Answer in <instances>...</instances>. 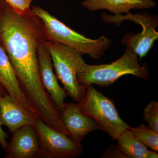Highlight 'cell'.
Instances as JSON below:
<instances>
[{"label":"cell","mask_w":158,"mask_h":158,"mask_svg":"<svg viewBox=\"0 0 158 158\" xmlns=\"http://www.w3.org/2000/svg\"><path fill=\"white\" fill-rule=\"evenodd\" d=\"M127 75L145 80L149 76L146 64L140 65L138 56L126 48L122 56L110 64L90 65L84 62L78 71L77 78L80 85L85 88L93 85L106 87Z\"/></svg>","instance_id":"obj_2"},{"label":"cell","mask_w":158,"mask_h":158,"mask_svg":"<svg viewBox=\"0 0 158 158\" xmlns=\"http://www.w3.org/2000/svg\"><path fill=\"white\" fill-rule=\"evenodd\" d=\"M0 93L2 94H7V91H6L5 88H4V87L2 86L1 84H0Z\"/></svg>","instance_id":"obj_20"},{"label":"cell","mask_w":158,"mask_h":158,"mask_svg":"<svg viewBox=\"0 0 158 158\" xmlns=\"http://www.w3.org/2000/svg\"><path fill=\"white\" fill-rule=\"evenodd\" d=\"M61 114L67 136L77 143L81 144L87 135L99 130L97 123L81 111L78 104L65 102Z\"/></svg>","instance_id":"obj_8"},{"label":"cell","mask_w":158,"mask_h":158,"mask_svg":"<svg viewBox=\"0 0 158 158\" xmlns=\"http://www.w3.org/2000/svg\"><path fill=\"white\" fill-rule=\"evenodd\" d=\"M77 104L81 111L92 118L99 130L113 140H117L121 133L130 127L119 116L114 101L99 92L93 85L86 87L85 95Z\"/></svg>","instance_id":"obj_4"},{"label":"cell","mask_w":158,"mask_h":158,"mask_svg":"<svg viewBox=\"0 0 158 158\" xmlns=\"http://www.w3.org/2000/svg\"><path fill=\"white\" fill-rule=\"evenodd\" d=\"M31 9L43 23L48 41L66 46L94 59H100L110 46L111 40L104 36L90 39L69 27L40 7L33 6Z\"/></svg>","instance_id":"obj_3"},{"label":"cell","mask_w":158,"mask_h":158,"mask_svg":"<svg viewBox=\"0 0 158 158\" xmlns=\"http://www.w3.org/2000/svg\"><path fill=\"white\" fill-rule=\"evenodd\" d=\"M2 123L0 122V144L1 146L2 147L3 149L6 151L8 147V144L9 143L6 141V139L8 138V135L2 129Z\"/></svg>","instance_id":"obj_19"},{"label":"cell","mask_w":158,"mask_h":158,"mask_svg":"<svg viewBox=\"0 0 158 158\" xmlns=\"http://www.w3.org/2000/svg\"><path fill=\"white\" fill-rule=\"evenodd\" d=\"M0 84L16 104L37 118V113L21 87L19 81L9 57L0 46Z\"/></svg>","instance_id":"obj_11"},{"label":"cell","mask_w":158,"mask_h":158,"mask_svg":"<svg viewBox=\"0 0 158 158\" xmlns=\"http://www.w3.org/2000/svg\"><path fill=\"white\" fill-rule=\"evenodd\" d=\"M102 19L105 23H114L119 26L124 20H131L140 25L142 31L138 34L128 33L121 40L122 44L130 49L141 59L147 55L158 39V32L156 28L158 27V17L144 12L143 14H132L130 12L125 15L121 14L114 15L103 14Z\"/></svg>","instance_id":"obj_6"},{"label":"cell","mask_w":158,"mask_h":158,"mask_svg":"<svg viewBox=\"0 0 158 158\" xmlns=\"http://www.w3.org/2000/svg\"><path fill=\"white\" fill-rule=\"evenodd\" d=\"M143 116L148 126L158 132V102L151 101L143 111Z\"/></svg>","instance_id":"obj_16"},{"label":"cell","mask_w":158,"mask_h":158,"mask_svg":"<svg viewBox=\"0 0 158 158\" xmlns=\"http://www.w3.org/2000/svg\"><path fill=\"white\" fill-rule=\"evenodd\" d=\"M37 55L40 75L43 85L61 113L68 95L58 83V78L54 72L52 58L44 43L38 47Z\"/></svg>","instance_id":"obj_9"},{"label":"cell","mask_w":158,"mask_h":158,"mask_svg":"<svg viewBox=\"0 0 158 158\" xmlns=\"http://www.w3.org/2000/svg\"><path fill=\"white\" fill-rule=\"evenodd\" d=\"M44 44L50 55L56 75L67 95L78 103L83 98L86 88L80 85L77 74L85 62L83 55L60 44L46 40Z\"/></svg>","instance_id":"obj_5"},{"label":"cell","mask_w":158,"mask_h":158,"mask_svg":"<svg viewBox=\"0 0 158 158\" xmlns=\"http://www.w3.org/2000/svg\"><path fill=\"white\" fill-rule=\"evenodd\" d=\"M36 118L16 104L8 93H0V122L8 127L10 132L24 126L34 127Z\"/></svg>","instance_id":"obj_12"},{"label":"cell","mask_w":158,"mask_h":158,"mask_svg":"<svg viewBox=\"0 0 158 158\" xmlns=\"http://www.w3.org/2000/svg\"><path fill=\"white\" fill-rule=\"evenodd\" d=\"M129 129L146 147L158 152V132L144 123L137 127H130Z\"/></svg>","instance_id":"obj_15"},{"label":"cell","mask_w":158,"mask_h":158,"mask_svg":"<svg viewBox=\"0 0 158 158\" xmlns=\"http://www.w3.org/2000/svg\"><path fill=\"white\" fill-rule=\"evenodd\" d=\"M118 148L126 158H157L158 153L149 149L129 128L121 133L118 139Z\"/></svg>","instance_id":"obj_14"},{"label":"cell","mask_w":158,"mask_h":158,"mask_svg":"<svg viewBox=\"0 0 158 158\" xmlns=\"http://www.w3.org/2000/svg\"><path fill=\"white\" fill-rule=\"evenodd\" d=\"M6 151L7 158H35L40 156V144L34 127L26 125L12 133Z\"/></svg>","instance_id":"obj_10"},{"label":"cell","mask_w":158,"mask_h":158,"mask_svg":"<svg viewBox=\"0 0 158 158\" xmlns=\"http://www.w3.org/2000/svg\"><path fill=\"white\" fill-rule=\"evenodd\" d=\"M82 5L89 11L106 9L115 15L127 13L131 9H149L154 8L153 0H85Z\"/></svg>","instance_id":"obj_13"},{"label":"cell","mask_w":158,"mask_h":158,"mask_svg":"<svg viewBox=\"0 0 158 158\" xmlns=\"http://www.w3.org/2000/svg\"><path fill=\"white\" fill-rule=\"evenodd\" d=\"M101 157L126 158L125 156L118 148V145H113V144H112L110 148L103 154Z\"/></svg>","instance_id":"obj_18"},{"label":"cell","mask_w":158,"mask_h":158,"mask_svg":"<svg viewBox=\"0 0 158 158\" xmlns=\"http://www.w3.org/2000/svg\"><path fill=\"white\" fill-rule=\"evenodd\" d=\"M47 40L41 20L31 9L23 12L0 0V46L13 66L23 91L35 106L48 101L40 75L37 49Z\"/></svg>","instance_id":"obj_1"},{"label":"cell","mask_w":158,"mask_h":158,"mask_svg":"<svg viewBox=\"0 0 158 158\" xmlns=\"http://www.w3.org/2000/svg\"><path fill=\"white\" fill-rule=\"evenodd\" d=\"M13 9L20 12L31 9L30 6L34 0H4Z\"/></svg>","instance_id":"obj_17"},{"label":"cell","mask_w":158,"mask_h":158,"mask_svg":"<svg viewBox=\"0 0 158 158\" xmlns=\"http://www.w3.org/2000/svg\"><path fill=\"white\" fill-rule=\"evenodd\" d=\"M34 127L39 137L40 156L47 158H73L83 153L81 144L56 131L37 118Z\"/></svg>","instance_id":"obj_7"}]
</instances>
